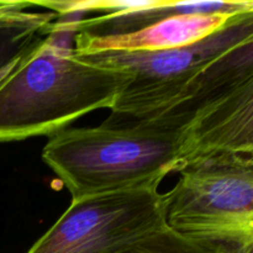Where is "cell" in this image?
I'll return each mask as SVG.
<instances>
[{
  "instance_id": "obj_1",
  "label": "cell",
  "mask_w": 253,
  "mask_h": 253,
  "mask_svg": "<svg viewBox=\"0 0 253 253\" xmlns=\"http://www.w3.org/2000/svg\"><path fill=\"white\" fill-rule=\"evenodd\" d=\"M81 56L132 74L110 109L111 119L189 115L215 94L253 78V11L239 14L214 35L190 46Z\"/></svg>"
},
{
  "instance_id": "obj_2",
  "label": "cell",
  "mask_w": 253,
  "mask_h": 253,
  "mask_svg": "<svg viewBox=\"0 0 253 253\" xmlns=\"http://www.w3.org/2000/svg\"><path fill=\"white\" fill-rule=\"evenodd\" d=\"M189 115L108 121L95 127L64 128L49 136L42 161L72 199L158 188L183 168L184 126Z\"/></svg>"
},
{
  "instance_id": "obj_3",
  "label": "cell",
  "mask_w": 253,
  "mask_h": 253,
  "mask_svg": "<svg viewBox=\"0 0 253 253\" xmlns=\"http://www.w3.org/2000/svg\"><path fill=\"white\" fill-rule=\"evenodd\" d=\"M35 47L0 82V142L52 136L82 116L111 109L132 74L89 61L58 43Z\"/></svg>"
},
{
  "instance_id": "obj_4",
  "label": "cell",
  "mask_w": 253,
  "mask_h": 253,
  "mask_svg": "<svg viewBox=\"0 0 253 253\" xmlns=\"http://www.w3.org/2000/svg\"><path fill=\"white\" fill-rule=\"evenodd\" d=\"M179 174L165 193L170 230L222 247L253 246L252 156H221Z\"/></svg>"
},
{
  "instance_id": "obj_5",
  "label": "cell",
  "mask_w": 253,
  "mask_h": 253,
  "mask_svg": "<svg viewBox=\"0 0 253 253\" xmlns=\"http://www.w3.org/2000/svg\"><path fill=\"white\" fill-rule=\"evenodd\" d=\"M165 207L158 188L72 199L26 253H111L167 226Z\"/></svg>"
},
{
  "instance_id": "obj_6",
  "label": "cell",
  "mask_w": 253,
  "mask_h": 253,
  "mask_svg": "<svg viewBox=\"0 0 253 253\" xmlns=\"http://www.w3.org/2000/svg\"><path fill=\"white\" fill-rule=\"evenodd\" d=\"M183 169L221 156H252L253 78L198 105L184 126Z\"/></svg>"
},
{
  "instance_id": "obj_7",
  "label": "cell",
  "mask_w": 253,
  "mask_h": 253,
  "mask_svg": "<svg viewBox=\"0 0 253 253\" xmlns=\"http://www.w3.org/2000/svg\"><path fill=\"white\" fill-rule=\"evenodd\" d=\"M237 15H178L150 25L140 31L110 36H94L79 32L74 35L73 51L77 54L153 52L190 46L214 35Z\"/></svg>"
},
{
  "instance_id": "obj_8",
  "label": "cell",
  "mask_w": 253,
  "mask_h": 253,
  "mask_svg": "<svg viewBox=\"0 0 253 253\" xmlns=\"http://www.w3.org/2000/svg\"><path fill=\"white\" fill-rule=\"evenodd\" d=\"M253 11L252 0L224 1H167L152 0L147 6L131 9L118 14L99 15L81 20H63L66 32H84L94 36H110L140 31L150 25L178 15H237Z\"/></svg>"
},
{
  "instance_id": "obj_9",
  "label": "cell",
  "mask_w": 253,
  "mask_h": 253,
  "mask_svg": "<svg viewBox=\"0 0 253 253\" xmlns=\"http://www.w3.org/2000/svg\"><path fill=\"white\" fill-rule=\"evenodd\" d=\"M59 31L52 11H16L0 17V82L35 47Z\"/></svg>"
},
{
  "instance_id": "obj_10",
  "label": "cell",
  "mask_w": 253,
  "mask_h": 253,
  "mask_svg": "<svg viewBox=\"0 0 253 253\" xmlns=\"http://www.w3.org/2000/svg\"><path fill=\"white\" fill-rule=\"evenodd\" d=\"M111 253H225L224 247L180 235L166 226Z\"/></svg>"
},
{
  "instance_id": "obj_11",
  "label": "cell",
  "mask_w": 253,
  "mask_h": 253,
  "mask_svg": "<svg viewBox=\"0 0 253 253\" xmlns=\"http://www.w3.org/2000/svg\"><path fill=\"white\" fill-rule=\"evenodd\" d=\"M152 0L143 1H127V0H86V1H31V5H40L47 7L48 11L56 12L59 19L74 14L83 12H104L108 14H118V12L127 11L131 9L147 6Z\"/></svg>"
},
{
  "instance_id": "obj_12",
  "label": "cell",
  "mask_w": 253,
  "mask_h": 253,
  "mask_svg": "<svg viewBox=\"0 0 253 253\" xmlns=\"http://www.w3.org/2000/svg\"><path fill=\"white\" fill-rule=\"evenodd\" d=\"M32 6L29 1H0V17L16 11H24Z\"/></svg>"
}]
</instances>
